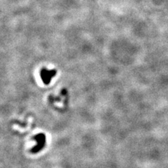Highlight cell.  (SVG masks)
Wrapping results in <instances>:
<instances>
[{"mask_svg": "<svg viewBox=\"0 0 168 168\" xmlns=\"http://www.w3.org/2000/svg\"><path fill=\"white\" fill-rule=\"evenodd\" d=\"M56 74V71L55 70H47V69H43L41 72V77L44 83L46 85L48 84L51 81V79L53 77H55Z\"/></svg>", "mask_w": 168, "mask_h": 168, "instance_id": "1", "label": "cell"}]
</instances>
